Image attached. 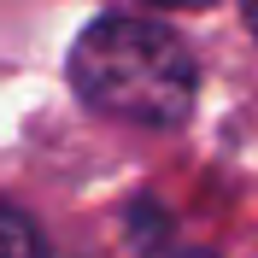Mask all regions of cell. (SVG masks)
<instances>
[{
  "label": "cell",
  "mask_w": 258,
  "mask_h": 258,
  "mask_svg": "<svg viewBox=\"0 0 258 258\" xmlns=\"http://www.w3.org/2000/svg\"><path fill=\"white\" fill-rule=\"evenodd\" d=\"M71 88L100 117L176 129L194 112L200 71H194V53L182 47V35H170L164 24L135 12H106L71 47Z\"/></svg>",
  "instance_id": "6da1fadb"
},
{
  "label": "cell",
  "mask_w": 258,
  "mask_h": 258,
  "mask_svg": "<svg viewBox=\"0 0 258 258\" xmlns=\"http://www.w3.org/2000/svg\"><path fill=\"white\" fill-rule=\"evenodd\" d=\"M129 241L141 246V258H217V252H206V246H176V241H170L164 211L153 206V200L129 206Z\"/></svg>",
  "instance_id": "7a4b0ae2"
},
{
  "label": "cell",
  "mask_w": 258,
  "mask_h": 258,
  "mask_svg": "<svg viewBox=\"0 0 258 258\" xmlns=\"http://www.w3.org/2000/svg\"><path fill=\"white\" fill-rule=\"evenodd\" d=\"M241 24L252 30V41H258V0H241Z\"/></svg>",
  "instance_id": "277c9868"
},
{
  "label": "cell",
  "mask_w": 258,
  "mask_h": 258,
  "mask_svg": "<svg viewBox=\"0 0 258 258\" xmlns=\"http://www.w3.org/2000/svg\"><path fill=\"white\" fill-rule=\"evenodd\" d=\"M0 258H47L41 229H35L30 211H18L12 200H0Z\"/></svg>",
  "instance_id": "3957f363"
},
{
  "label": "cell",
  "mask_w": 258,
  "mask_h": 258,
  "mask_svg": "<svg viewBox=\"0 0 258 258\" xmlns=\"http://www.w3.org/2000/svg\"><path fill=\"white\" fill-rule=\"evenodd\" d=\"M153 6H211V0H153Z\"/></svg>",
  "instance_id": "5b68a950"
}]
</instances>
